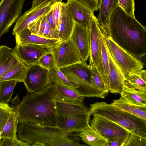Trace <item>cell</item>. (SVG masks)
<instances>
[{
  "instance_id": "cell-27",
  "label": "cell",
  "mask_w": 146,
  "mask_h": 146,
  "mask_svg": "<svg viewBox=\"0 0 146 146\" xmlns=\"http://www.w3.org/2000/svg\"><path fill=\"white\" fill-rule=\"evenodd\" d=\"M111 104L121 110L146 121V106L131 104L120 98L114 100Z\"/></svg>"
},
{
  "instance_id": "cell-19",
  "label": "cell",
  "mask_w": 146,
  "mask_h": 146,
  "mask_svg": "<svg viewBox=\"0 0 146 146\" xmlns=\"http://www.w3.org/2000/svg\"><path fill=\"white\" fill-rule=\"evenodd\" d=\"M46 15L29 24L27 28L32 34L47 38L58 39L60 41L58 33L52 27L48 22Z\"/></svg>"
},
{
  "instance_id": "cell-8",
  "label": "cell",
  "mask_w": 146,
  "mask_h": 146,
  "mask_svg": "<svg viewBox=\"0 0 146 146\" xmlns=\"http://www.w3.org/2000/svg\"><path fill=\"white\" fill-rule=\"evenodd\" d=\"M50 49L54 55L56 67L58 69L82 62L78 49L71 38L60 42Z\"/></svg>"
},
{
  "instance_id": "cell-2",
  "label": "cell",
  "mask_w": 146,
  "mask_h": 146,
  "mask_svg": "<svg viewBox=\"0 0 146 146\" xmlns=\"http://www.w3.org/2000/svg\"><path fill=\"white\" fill-rule=\"evenodd\" d=\"M58 96L54 82L38 92L26 94L15 110L19 122L58 126L59 117L56 102Z\"/></svg>"
},
{
  "instance_id": "cell-15",
  "label": "cell",
  "mask_w": 146,
  "mask_h": 146,
  "mask_svg": "<svg viewBox=\"0 0 146 146\" xmlns=\"http://www.w3.org/2000/svg\"><path fill=\"white\" fill-rule=\"evenodd\" d=\"M92 115L90 113L60 117L58 126L63 131L69 133L80 132L90 125L89 120Z\"/></svg>"
},
{
  "instance_id": "cell-6",
  "label": "cell",
  "mask_w": 146,
  "mask_h": 146,
  "mask_svg": "<svg viewBox=\"0 0 146 146\" xmlns=\"http://www.w3.org/2000/svg\"><path fill=\"white\" fill-rule=\"evenodd\" d=\"M102 33L107 47L122 71L126 79L130 73L138 72L144 68L141 60L136 58L122 48L108 35Z\"/></svg>"
},
{
  "instance_id": "cell-7",
  "label": "cell",
  "mask_w": 146,
  "mask_h": 146,
  "mask_svg": "<svg viewBox=\"0 0 146 146\" xmlns=\"http://www.w3.org/2000/svg\"><path fill=\"white\" fill-rule=\"evenodd\" d=\"M90 31V52L89 65L96 67L101 75L106 86L102 59L103 33L100 24L94 15L92 18Z\"/></svg>"
},
{
  "instance_id": "cell-24",
  "label": "cell",
  "mask_w": 146,
  "mask_h": 146,
  "mask_svg": "<svg viewBox=\"0 0 146 146\" xmlns=\"http://www.w3.org/2000/svg\"><path fill=\"white\" fill-rule=\"evenodd\" d=\"M21 61L12 48L5 45L0 46V76L10 68Z\"/></svg>"
},
{
  "instance_id": "cell-5",
  "label": "cell",
  "mask_w": 146,
  "mask_h": 146,
  "mask_svg": "<svg viewBox=\"0 0 146 146\" xmlns=\"http://www.w3.org/2000/svg\"><path fill=\"white\" fill-rule=\"evenodd\" d=\"M85 62L77 63L60 69L73 85L75 89L85 97L104 98L106 94L96 89L92 83L90 67Z\"/></svg>"
},
{
  "instance_id": "cell-25",
  "label": "cell",
  "mask_w": 146,
  "mask_h": 146,
  "mask_svg": "<svg viewBox=\"0 0 146 146\" xmlns=\"http://www.w3.org/2000/svg\"><path fill=\"white\" fill-rule=\"evenodd\" d=\"M119 6L118 0H100L99 13L97 18L100 24L105 29L107 28L112 13Z\"/></svg>"
},
{
  "instance_id": "cell-28",
  "label": "cell",
  "mask_w": 146,
  "mask_h": 146,
  "mask_svg": "<svg viewBox=\"0 0 146 146\" xmlns=\"http://www.w3.org/2000/svg\"><path fill=\"white\" fill-rule=\"evenodd\" d=\"M19 122L17 113L15 110L12 113L3 130L0 133V139L17 138V132Z\"/></svg>"
},
{
  "instance_id": "cell-31",
  "label": "cell",
  "mask_w": 146,
  "mask_h": 146,
  "mask_svg": "<svg viewBox=\"0 0 146 146\" xmlns=\"http://www.w3.org/2000/svg\"><path fill=\"white\" fill-rule=\"evenodd\" d=\"M18 82L14 80L0 82V102L8 103L10 101L14 88Z\"/></svg>"
},
{
  "instance_id": "cell-36",
  "label": "cell",
  "mask_w": 146,
  "mask_h": 146,
  "mask_svg": "<svg viewBox=\"0 0 146 146\" xmlns=\"http://www.w3.org/2000/svg\"><path fill=\"white\" fill-rule=\"evenodd\" d=\"M48 71L56 67L54 55L50 49L39 59L37 64Z\"/></svg>"
},
{
  "instance_id": "cell-23",
  "label": "cell",
  "mask_w": 146,
  "mask_h": 146,
  "mask_svg": "<svg viewBox=\"0 0 146 146\" xmlns=\"http://www.w3.org/2000/svg\"><path fill=\"white\" fill-rule=\"evenodd\" d=\"M79 136L82 141L92 146H109V141L90 125L80 131Z\"/></svg>"
},
{
  "instance_id": "cell-41",
  "label": "cell",
  "mask_w": 146,
  "mask_h": 146,
  "mask_svg": "<svg viewBox=\"0 0 146 146\" xmlns=\"http://www.w3.org/2000/svg\"><path fill=\"white\" fill-rule=\"evenodd\" d=\"M129 134L126 136L109 141V146H124Z\"/></svg>"
},
{
  "instance_id": "cell-46",
  "label": "cell",
  "mask_w": 146,
  "mask_h": 146,
  "mask_svg": "<svg viewBox=\"0 0 146 146\" xmlns=\"http://www.w3.org/2000/svg\"><path fill=\"white\" fill-rule=\"evenodd\" d=\"M119 4V6L122 8V0H118Z\"/></svg>"
},
{
  "instance_id": "cell-17",
  "label": "cell",
  "mask_w": 146,
  "mask_h": 146,
  "mask_svg": "<svg viewBox=\"0 0 146 146\" xmlns=\"http://www.w3.org/2000/svg\"><path fill=\"white\" fill-rule=\"evenodd\" d=\"M16 44H31L50 49L56 46L60 40L47 38L32 34L27 28L15 35Z\"/></svg>"
},
{
  "instance_id": "cell-47",
  "label": "cell",
  "mask_w": 146,
  "mask_h": 146,
  "mask_svg": "<svg viewBox=\"0 0 146 146\" xmlns=\"http://www.w3.org/2000/svg\"><path fill=\"white\" fill-rule=\"evenodd\" d=\"M99 1H100V0H98Z\"/></svg>"
},
{
  "instance_id": "cell-45",
  "label": "cell",
  "mask_w": 146,
  "mask_h": 146,
  "mask_svg": "<svg viewBox=\"0 0 146 146\" xmlns=\"http://www.w3.org/2000/svg\"><path fill=\"white\" fill-rule=\"evenodd\" d=\"M141 60L143 64L144 68L146 69V55L143 56L141 59Z\"/></svg>"
},
{
  "instance_id": "cell-33",
  "label": "cell",
  "mask_w": 146,
  "mask_h": 146,
  "mask_svg": "<svg viewBox=\"0 0 146 146\" xmlns=\"http://www.w3.org/2000/svg\"><path fill=\"white\" fill-rule=\"evenodd\" d=\"M91 82L94 86L99 90L106 94L109 92L100 73L95 66H90Z\"/></svg>"
},
{
  "instance_id": "cell-42",
  "label": "cell",
  "mask_w": 146,
  "mask_h": 146,
  "mask_svg": "<svg viewBox=\"0 0 146 146\" xmlns=\"http://www.w3.org/2000/svg\"><path fill=\"white\" fill-rule=\"evenodd\" d=\"M10 101L11 102V104L10 106L15 110L21 101H20L18 95L17 94L14 98L11 99Z\"/></svg>"
},
{
  "instance_id": "cell-1",
  "label": "cell",
  "mask_w": 146,
  "mask_h": 146,
  "mask_svg": "<svg viewBox=\"0 0 146 146\" xmlns=\"http://www.w3.org/2000/svg\"><path fill=\"white\" fill-rule=\"evenodd\" d=\"M105 29L116 44L136 58L146 55V27L121 7L114 11Z\"/></svg>"
},
{
  "instance_id": "cell-39",
  "label": "cell",
  "mask_w": 146,
  "mask_h": 146,
  "mask_svg": "<svg viewBox=\"0 0 146 146\" xmlns=\"http://www.w3.org/2000/svg\"><path fill=\"white\" fill-rule=\"evenodd\" d=\"M0 146H30V145L18 138L15 139L2 138L0 139Z\"/></svg>"
},
{
  "instance_id": "cell-22",
  "label": "cell",
  "mask_w": 146,
  "mask_h": 146,
  "mask_svg": "<svg viewBox=\"0 0 146 146\" xmlns=\"http://www.w3.org/2000/svg\"><path fill=\"white\" fill-rule=\"evenodd\" d=\"M120 94V98L129 104L146 106V92L135 89L124 83Z\"/></svg>"
},
{
  "instance_id": "cell-20",
  "label": "cell",
  "mask_w": 146,
  "mask_h": 146,
  "mask_svg": "<svg viewBox=\"0 0 146 146\" xmlns=\"http://www.w3.org/2000/svg\"><path fill=\"white\" fill-rule=\"evenodd\" d=\"M74 24V21L68 6L66 3H64L57 31L60 41L70 38Z\"/></svg>"
},
{
  "instance_id": "cell-4",
  "label": "cell",
  "mask_w": 146,
  "mask_h": 146,
  "mask_svg": "<svg viewBox=\"0 0 146 146\" xmlns=\"http://www.w3.org/2000/svg\"><path fill=\"white\" fill-rule=\"evenodd\" d=\"M90 106L92 115L102 117L117 123L129 133L146 139V121L105 102H96Z\"/></svg>"
},
{
  "instance_id": "cell-29",
  "label": "cell",
  "mask_w": 146,
  "mask_h": 146,
  "mask_svg": "<svg viewBox=\"0 0 146 146\" xmlns=\"http://www.w3.org/2000/svg\"><path fill=\"white\" fill-rule=\"evenodd\" d=\"M58 94L59 97L68 102L84 105V97L81 96L73 88L56 84Z\"/></svg>"
},
{
  "instance_id": "cell-30",
  "label": "cell",
  "mask_w": 146,
  "mask_h": 146,
  "mask_svg": "<svg viewBox=\"0 0 146 146\" xmlns=\"http://www.w3.org/2000/svg\"><path fill=\"white\" fill-rule=\"evenodd\" d=\"M124 83L135 89L146 92V70L130 73Z\"/></svg>"
},
{
  "instance_id": "cell-32",
  "label": "cell",
  "mask_w": 146,
  "mask_h": 146,
  "mask_svg": "<svg viewBox=\"0 0 146 146\" xmlns=\"http://www.w3.org/2000/svg\"><path fill=\"white\" fill-rule=\"evenodd\" d=\"M49 71L50 79L53 82L74 89L73 84L68 79L60 69L56 67Z\"/></svg>"
},
{
  "instance_id": "cell-21",
  "label": "cell",
  "mask_w": 146,
  "mask_h": 146,
  "mask_svg": "<svg viewBox=\"0 0 146 146\" xmlns=\"http://www.w3.org/2000/svg\"><path fill=\"white\" fill-rule=\"evenodd\" d=\"M56 102L59 117L90 113V109L84 105L68 102L59 97L58 95L56 98Z\"/></svg>"
},
{
  "instance_id": "cell-16",
  "label": "cell",
  "mask_w": 146,
  "mask_h": 146,
  "mask_svg": "<svg viewBox=\"0 0 146 146\" xmlns=\"http://www.w3.org/2000/svg\"><path fill=\"white\" fill-rule=\"evenodd\" d=\"M106 48L109 61L108 90L113 94H120L126 79L122 71L114 60L107 47Z\"/></svg>"
},
{
  "instance_id": "cell-12",
  "label": "cell",
  "mask_w": 146,
  "mask_h": 146,
  "mask_svg": "<svg viewBox=\"0 0 146 146\" xmlns=\"http://www.w3.org/2000/svg\"><path fill=\"white\" fill-rule=\"evenodd\" d=\"M54 3L51 1L44 2L31 7L25 12L16 21L12 31V35L15 36L27 28L29 24L40 17L46 15L51 10Z\"/></svg>"
},
{
  "instance_id": "cell-44",
  "label": "cell",
  "mask_w": 146,
  "mask_h": 146,
  "mask_svg": "<svg viewBox=\"0 0 146 146\" xmlns=\"http://www.w3.org/2000/svg\"><path fill=\"white\" fill-rule=\"evenodd\" d=\"M46 16L47 20L49 23L52 27L56 31L54 19L53 17L52 12L51 10L47 14Z\"/></svg>"
},
{
  "instance_id": "cell-9",
  "label": "cell",
  "mask_w": 146,
  "mask_h": 146,
  "mask_svg": "<svg viewBox=\"0 0 146 146\" xmlns=\"http://www.w3.org/2000/svg\"><path fill=\"white\" fill-rule=\"evenodd\" d=\"M26 0H1L0 3V37L8 32L21 15Z\"/></svg>"
},
{
  "instance_id": "cell-37",
  "label": "cell",
  "mask_w": 146,
  "mask_h": 146,
  "mask_svg": "<svg viewBox=\"0 0 146 146\" xmlns=\"http://www.w3.org/2000/svg\"><path fill=\"white\" fill-rule=\"evenodd\" d=\"M63 3L62 2L54 3L53 4L51 9L54 21L55 30L57 32L61 18L62 7Z\"/></svg>"
},
{
  "instance_id": "cell-11",
  "label": "cell",
  "mask_w": 146,
  "mask_h": 146,
  "mask_svg": "<svg viewBox=\"0 0 146 146\" xmlns=\"http://www.w3.org/2000/svg\"><path fill=\"white\" fill-rule=\"evenodd\" d=\"M90 126L109 141L128 135L129 133L117 123L96 114H93Z\"/></svg>"
},
{
  "instance_id": "cell-10",
  "label": "cell",
  "mask_w": 146,
  "mask_h": 146,
  "mask_svg": "<svg viewBox=\"0 0 146 146\" xmlns=\"http://www.w3.org/2000/svg\"><path fill=\"white\" fill-rule=\"evenodd\" d=\"M27 92H38L52 83L49 71L37 64L27 67L24 82Z\"/></svg>"
},
{
  "instance_id": "cell-26",
  "label": "cell",
  "mask_w": 146,
  "mask_h": 146,
  "mask_svg": "<svg viewBox=\"0 0 146 146\" xmlns=\"http://www.w3.org/2000/svg\"><path fill=\"white\" fill-rule=\"evenodd\" d=\"M27 67L23 62L21 61L0 76V82L6 80H14L18 82H24Z\"/></svg>"
},
{
  "instance_id": "cell-38",
  "label": "cell",
  "mask_w": 146,
  "mask_h": 146,
  "mask_svg": "<svg viewBox=\"0 0 146 146\" xmlns=\"http://www.w3.org/2000/svg\"><path fill=\"white\" fill-rule=\"evenodd\" d=\"M124 146H146V139L129 133Z\"/></svg>"
},
{
  "instance_id": "cell-40",
  "label": "cell",
  "mask_w": 146,
  "mask_h": 146,
  "mask_svg": "<svg viewBox=\"0 0 146 146\" xmlns=\"http://www.w3.org/2000/svg\"><path fill=\"white\" fill-rule=\"evenodd\" d=\"M122 8L126 13L135 17L134 0H122Z\"/></svg>"
},
{
  "instance_id": "cell-3",
  "label": "cell",
  "mask_w": 146,
  "mask_h": 146,
  "mask_svg": "<svg viewBox=\"0 0 146 146\" xmlns=\"http://www.w3.org/2000/svg\"><path fill=\"white\" fill-rule=\"evenodd\" d=\"M58 126L20 123L17 129L18 138L30 146H80L79 141Z\"/></svg>"
},
{
  "instance_id": "cell-43",
  "label": "cell",
  "mask_w": 146,
  "mask_h": 146,
  "mask_svg": "<svg viewBox=\"0 0 146 146\" xmlns=\"http://www.w3.org/2000/svg\"><path fill=\"white\" fill-rule=\"evenodd\" d=\"M64 0H33L32 2V7H34L44 2L51 1L56 2H62Z\"/></svg>"
},
{
  "instance_id": "cell-18",
  "label": "cell",
  "mask_w": 146,
  "mask_h": 146,
  "mask_svg": "<svg viewBox=\"0 0 146 146\" xmlns=\"http://www.w3.org/2000/svg\"><path fill=\"white\" fill-rule=\"evenodd\" d=\"M66 3L74 22L90 27L94 12L78 0H67Z\"/></svg>"
},
{
  "instance_id": "cell-34",
  "label": "cell",
  "mask_w": 146,
  "mask_h": 146,
  "mask_svg": "<svg viewBox=\"0 0 146 146\" xmlns=\"http://www.w3.org/2000/svg\"><path fill=\"white\" fill-rule=\"evenodd\" d=\"M15 109L8 103L0 102V133L3 130L12 113Z\"/></svg>"
},
{
  "instance_id": "cell-35",
  "label": "cell",
  "mask_w": 146,
  "mask_h": 146,
  "mask_svg": "<svg viewBox=\"0 0 146 146\" xmlns=\"http://www.w3.org/2000/svg\"><path fill=\"white\" fill-rule=\"evenodd\" d=\"M102 63L106 79V85L108 90V76L109 70V58L103 34L102 39Z\"/></svg>"
},
{
  "instance_id": "cell-14",
  "label": "cell",
  "mask_w": 146,
  "mask_h": 146,
  "mask_svg": "<svg viewBox=\"0 0 146 146\" xmlns=\"http://www.w3.org/2000/svg\"><path fill=\"white\" fill-rule=\"evenodd\" d=\"M70 38L78 49L82 62L86 61L90 52V27L74 22Z\"/></svg>"
},
{
  "instance_id": "cell-13",
  "label": "cell",
  "mask_w": 146,
  "mask_h": 146,
  "mask_svg": "<svg viewBox=\"0 0 146 146\" xmlns=\"http://www.w3.org/2000/svg\"><path fill=\"white\" fill-rule=\"evenodd\" d=\"M18 58L29 66L37 64L40 58L50 49L31 44H16L13 49Z\"/></svg>"
}]
</instances>
